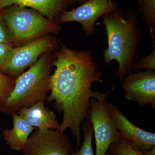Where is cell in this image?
I'll list each match as a JSON object with an SVG mask.
<instances>
[{"label": "cell", "mask_w": 155, "mask_h": 155, "mask_svg": "<svg viewBox=\"0 0 155 155\" xmlns=\"http://www.w3.org/2000/svg\"><path fill=\"white\" fill-rule=\"evenodd\" d=\"M60 44L52 61L55 69L51 78V93L47 99L63 113L59 130L64 132L69 129L78 146L81 124L86 119L91 99L107 97L115 87L104 93L93 91L92 84L103 81L102 73L93 61L92 51H78L69 48L61 42Z\"/></svg>", "instance_id": "obj_1"}, {"label": "cell", "mask_w": 155, "mask_h": 155, "mask_svg": "<svg viewBox=\"0 0 155 155\" xmlns=\"http://www.w3.org/2000/svg\"><path fill=\"white\" fill-rule=\"evenodd\" d=\"M124 13L115 10L103 16L101 24L107 31L108 48L104 52L105 64L108 65L115 60L119 64L116 74L122 81L137 62V48L141 38L137 16L128 12L125 18Z\"/></svg>", "instance_id": "obj_2"}, {"label": "cell", "mask_w": 155, "mask_h": 155, "mask_svg": "<svg viewBox=\"0 0 155 155\" xmlns=\"http://www.w3.org/2000/svg\"><path fill=\"white\" fill-rule=\"evenodd\" d=\"M52 61L45 53L28 70L16 77L14 87L4 103L3 113L11 115L47 99L51 89Z\"/></svg>", "instance_id": "obj_3"}, {"label": "cell", "mask_w": 155, "mask_h": 155, "mask_svg": "<svg viewBox=\"0 0 155 155\" xmlns=\"http://www.w3.org/2000/svg\"><path fill=\"white\" fill-rule=\"evenodd\" d=\"M2 15L14 44L22 43L49 34H57L61 27L34 9L16 5L7 7Z\"/></svg>", "instance_id": "obj_4"}, {"label": "cell", "mask_w": 155, "mask_h": 155, "mask_svg": "<svg viewBox=\"0 0 155 155\" xmlns=\"http://www.w3.org/2000/svg\"><path fill=\"white\" fill-rule=\"evenodd\" d=\"M107 97L92 98L86 119L93 127L96 142L95 155H106L111 145L122 138L110 114Z\"/></svg>", "instance_id": "obj_5"}, {"label": "cell", "mask_w": 155, "mask_h": 155, "mask_svg": "<svg viewBox=\"0 0 155 155\" xmlns=\"http://www.w3.org/2000/svg\"><path fill=\"white\" fill-rule=\"evenodd\" d=\"M56 44L55 39L46 35L22 46L14 48L1 71L9 76L17 77L34 64L42 55L53 50Z\"/></svg>", "instance_id": "obj_6"}, {"label": "cell", "mask_w": 155, "mask_h": 155, "mask_svg": "<svg viewBox=\"0 0 155 155\" xmlns=\"http://www.w3.org/2000/svg\"><path fill=\"white\" fill-rule=\"evenodd\" d=\"M23 155H72V147L64 132L37 128L29 136L22 150Z\"/></svg>", "instance_id": "obj_7"}, {"label": "cell", "mask_w": 155, "mask_h": 155, "mask_svg": "<svg viewBox=\"0 0 155 155\" xmlns=\"http://www.w3.org/2000/svg\"><path fill=\"white\" fill-rule=\"evenodd\" d=\"M117 6V3L112 0H87L76 8L64 11L57 22H78L85 34L91 36L97 19L115 11Z\"/></svg>", "instance_id": "obj_8"}, {"label": "cell", "mask_w": 155, "mask_h": 155, "mask_svg": "<svg viewBox=\"0 0 155 155\" xmlns=\"http://www.w3.org/2000/svg\"><path fill=\"white\" fill-rule=\"evenodd\" d=\"M124 97L140 107L151 104L155 108V72L151 70L130 72L122 81Z\"/></svg>", "instance_id": "obj_9"}, {"label": "cell", "mask_w": 155, "mask_h": 155, "mask_svg": "<svg viewBox=\"0 0 155 155\" xmlns=\"http://www.w3.org/2000/svg\"><path fill=\"white\" fill-rule=\"evenodd\" d=\"M108 106L114 125L122 137L140 151L147 150L155 146V133L143 130L131 123L113 103H108Z\"/></svg>", "instance_id": "obj_10"}, {"label": "cell", "mask_w": 155, "mask_h": 155, "mask_svg": "<svg viewBox=\"0 0 155 155\" xmlns=\"http://www.w3.org/2000/svg\"><path fill=\"white\" fill-rule=\"evenodd\" d=\"M77 0H0V10L16 5L36 10L50 20L57 22L64 12Z\"/></svg>", "instance_id": "obj_11"}, {"label": "cell", "mask_w": 155, "mask_h": 155, "mask_svg": "<svg viewBox=\"0 0 155 155\" xmlns=\"http://www.w3.org/2000/svg\"><path fill=\"white\" fill-rule=\"evenodd\" d=\"M17 113L31 126L40 130H59L61 126L54 113L45 107L44 101H39L32 105L21 108Z\"/></svg>", "instance_id": "obj_12"}, {"label": "cell", "mask_w": 155, "mask_h": 155, "mask_svg": "<svg viewBox=\"0 0 155 155\" xmlns=\"http://www.w3.org/2000/svg\"><path fill=\"white\" fill-rule=\"evenodd\" d=\"M11 115L13 119V128L3 130V139L11 150L22 151L35 127L31 126L17 113Z\"/></svg>", "instance_id": "obj_13"}, {"label": "cell", "mask_w": 155, "mask_h": 155, "mask_svg": "<svg viewBox=\"0 0 155 155\" xmlns=\"http://www.w3.org/2000/svg\"><path fill=\"white\" fill-rule=\"evenodd\" d=\"M140 7L138 11L143 14L146 24L149 28L153 44L155 46V0H138Z\"/></svg>", "instance_id": "obj_14"}, {"label": "cell", "mask_w": 155, "mask_h": 155, "mask_svg": "<svg viewBox=\"0 0 155 155\" xmlns=\"http://www.w3.org/2000/svg\"><path fill=\"white\" fill-rule=\"evenodd\" d=\"M82 130L84 135L83 143L80 150L72 155H95L92 147L94 130L92 125L88 122H84Z\"/></svg>", "instance_id": "obj_15"}, {"label": "cell", "mask_w": 155, "mask_h": 155, "mask_svg": "<svg viewBox=\"0 0 155 155\" xmlns=\"http://www.w3.org/2000/svg\"><path fill=\"white\" fill-rule=\"evenodd\" d=\"M15 78L0 70V112H2L5 101L14 87Z\"/></svg>", "instance_id": "obj_16"}, {"label": "cell", "mask_w": 155, "mask_h": 155, "mask_svg": "<svg viewBox=\"0 0 155 155\" xmlns=\"http://www.w3.org/2000/svg\"><path fill=\"white\" fill-rule=\"evenodd\" d=\"M154 71L155 69V50L148 55L145 56L134 64L131 71L139 72L142 69Z\"/></svg>", "instance_id": "obj_17"}, {"label": "cell", "mask_w": 155, "mask_h": 155, "mask_svg": "<svg viewBox=\"0 0 155 155\" xmlns=\"http://www.w3.org/2000/svg\"><path fill=\"white\" fill-rule=\"evenodd\" d=\"M0 43L13 45L14 40L0 10Z\"/></svg>", "instance_id": "obj_18"}, {"label": "cell", "mask_w": 155, "mask_h": 155, "mask_svg": "<svg viewBox=\"0 0 155 155\" xmlns=\"http://www.w3.org/2000/svg\"><path fill=\"white\" fill-rule=\"evenodd\" d=\"M14 48L13 45L0 43V70L5 65Z\"/></svg>", "instance_id": "obj_19"}, {"label": "cell", "mask_w": 155, "mask_h": 155, "mask_svg": "<svg viewBox=\"0 0 155 155\" xmlns=\"http://www.w3.org/2000/svg\"><path fill=\"white\" fill-rule=\"evenodd\" d=\"M141 151L144 155H155V146L149 150Z\"/></svg>", "instance_id": "obj_20"}, {"label": "cell", "mask_w": 155, "mask_h": 155, "mask_svg": "<svg viewBox=\"0 0 155 155\" xmlns=\"http://www.w3.org/2000/svg\"><path fill=\"white\" fill-rule=\"evenodd\" d=\"M87 0H77V2H79L80 4H82L83 3L85 2Z\"/></svg>", "instance_id": "obj_21"}, {"label": "cell", "mask_w": 155, "mask_h": 155, "mask_svg": "<svg viewBox=\"0 0 155 155\" xmlns=\"http://www.w3.org/2000/svg\"><path fill=\"white\" fill-rule=\"evenodd\" d=\"M106 155H116V154H114V153H113V154H108L107 155V154H106Z\"/></svg>", "instance_id": "obj_22"}, {"label": "cell", "mask_w": 155, "mask_h": 155, "mask_svg": "<svg viewBox=\"0 0 155 155\" xmlns=\"http://www.w3.org/2000/svg\"><path fill=\"white\" fill-rule=\"evenodd\" d=\"M133 1H138V0H133Z\"/></svg>", "instance_id": "obj_23"}]
</instances>
